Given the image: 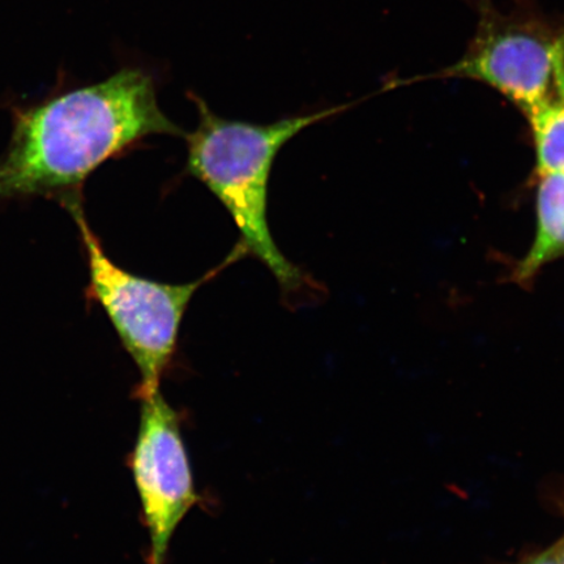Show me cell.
Returning a JSON list of instances; mask_svg holds the SVG:
<instances>
[{
  "label": "cell",
  "mask_w": 564,
  "mask_h": 564,
  "mask_svg": "<svg viewBox=\"0 0 564 564\" xmlns=\"http://www.w3.org/2000/svg\"><path fill=\"white\" fill-rule=\"evenodd\" d=\"M151 135L185 133L162 112L152 76L139 68L13 109L10 144L0 158V203L83 197L91 173Z\"/></svg>",
  "instance_id": "6da1fadb"
},
{
  "label": "cell",
  "mask_w": 564,
  "mask_h": 564,
  "mask_svg": "<svg viewBox=\"0 0 564 564\" xmlns=\"http://www.w3.org/2000/svg\"><path fill=\"white\" fill-rule=\"evenodd\" d=\"M189 98L199 110V124L185 137L187 172L227 208L241 232L246 251L271 271L282 293L300 294L312 284L306 273L289 262L274 243L267 218L268 181L274 159L289 140L344 110V106L256 124L228 121L215 115L202 98L193 95Z\"/></svg>",
  "instance_id": "7a4b0ae2"
},
{
  "label": "cell",
  "mask_w": 564,
  "mask_h": 564,
  "mask_svg": "<svg viewBox=\"0 0 564 564\" xmlns=\"http://www.w3.org/2000/svg\"><path fill=\"white\" fill-rule=\"evenodd\" d=\"M73 215L87 253L88 303L100 305L116 328L123 347L138 366V398L159 392L162 377L175 355L183 316L197 289L215 279L225 267L247 252L239 243L221 265L188 284H164L123 270L105 252L100 238L91 230L82 199L62 204Z\"/></svg>",
  "instance_id": "3957f363"
},
{
  "label": "cell",
  "mask_w": 564,
  "mask_h": 564,
  "mask_svg": "<svg viewBox=\"0 0 564 564\" xmlns=\"http://www.w3.org/2000/svg\"><path fill=\"white\" fill-rule=\"evenodd\" d=\"M477 12L467 51L436 76L486 84L528 115L564 82V23L525 3L503 11L477 0Z\"/></svg>",
  "instance_id": "277c9868"
},
{
  "label": "cell",
  "mask_w": 564,
  "mask_h": 564,
  "mask_svg": "<svg viewBox=\"0 0 564 564\" xmlns=\"http://www.w3.org/2000/svg\"><path fill=\"white\" fill-rule=\"evenodd\" d=\"M150 534L147 564H165L176 527L199 502L181 420L159 392L141 399L140 425L131 457Z\"/></svg>",
  "instance_id": "5b68a950"
},
{
  "label": "cell",
  "mask_w": 564,
  "mask_h": 564,
  "mask_svg": "<svg viewBox=\"0 0 564 564\" xmlns=\"http://www.w3.org/2000/svg\"><path fill=\"white\" fill-rule=\"evenodd\" d=\"M564 257V174L540 175L538 228L531 249L513 272L514 282H531L546 265Z\"/></svg>",
  "instance_id": "8992f818"
},
{
  "label": "cell",
  "mask_w": 564,
  "mask_h": 564,
  "mask_svg": "<svg viewBox=\"0 0 564 564\" xmlns=\"http://www.w3.org/2000/svg\"><path fill=\"white\" fill-rule=\"evenodd\" d=\"M539 175L564 174V82L547 101L525 115Z\"/></svg>",
  "instance_id": "52a82bcc"
},
{
  "label": "cell",
  "mask_w": 564,
  "mask_h": 564,
  "mask_svg": "<svg viewBox=\"0 0 564 564\" xmlns=\"http://www.w3.org/2000/svg\"><path fill=\"white\" fill-rule=\"evenodd\" d=\"M518 564H561L558 553H556L555 546L550 547L546 552H542L539 555L531 556V558L520 562Z\"/></svg>",
  "instance_id": "ba28073f"
},
{
  "label": "cell",
  "mask_w": 564,
  "mask_h": 564,
  "mask_svg": "<svg viewBox=\"0 0 564 564\" xmlns=\"http://www.w3.org/2000/svg\"><path fill=\"white\" fill-rule=\"evenodd\" d=\"M562 511L564 513V503L562 506ZM556 549V553H558L561 564H564V535L558 544L554 545Z\"/></svg>",
  "instance_id": "9c48e42d"
}]
</instances>
